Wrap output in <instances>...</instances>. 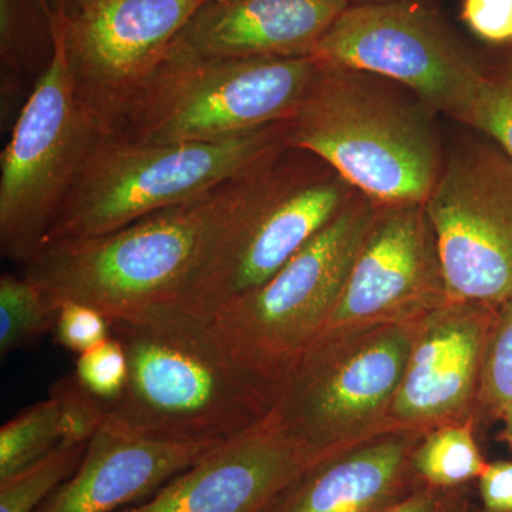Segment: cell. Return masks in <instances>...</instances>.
I'll use <instances>...</instances> for the list:
<instances>
[{"mask_svg": "<svg viewBox=\"0 0 512 512\" xmlns=\"http://www.w3.org/2000/svg\"><path fill=\"white\" fill-rule=\"evenodd\" d=\"M128 380L106 416L163 439L222 443L254 426L271 402L228 355L210 319L156 303L109 319Z\"/></svg>", "mask_w": 512, "mask_h": 512, "instance_id": "6da1fadb", "label": "cell"}, {"mask_svg": "<svg viewBox=\"0 0 512 512\" xmlns=\"http://www.w3.org/2000/svg\"><path fill=\"white\" fill-rule=\"evenodd\" d=\"M434 114L392 80L320 62L289 120V146L376 204H424L446 160Z\"/></svg>", "mask_w": 512, "mask_h": 512, "instance_id": "7a4b0ae2", "label": "cell"}, {"mask_svg": "<svg viewBox=\"0 0 512 512\" xmlns=\"http://www.w3.org/2000/svg\"><path fill=\"white\" fill-rule=\"evenodd\" d=\"M252 168L202 197L110 234L39 248L23 264L25 275L53 306L76 301L107 319L175 303L247 188Z\"/></svg>", "mask_w": 512, "mask_h": 512, "instance_id": "3957f363", "label": "cell"}, {"mask_svg": "<svg viewBox=\"0 0 512 512\" xmlns=\"http://www.w3.org/2000/svg\"><path fill=\"white\" fill-rule=\"evenodd\" d=\"M315 56L163 60L100 124L124 143H207L292 119L318 73Z\"/></svg>", "mask_w": 512, "mask_h": 512, "instance_id": "277c9868", "label": "cell"}, {"mask_svg": "<svg viewBox=\"0 0 512 512\" xmlns=\"http://www.w3.org/2000/svg\"><path fill=\"white\" fill-rule=\"evenodd\" d=\"M289 146V121L207 143L99 138L39 248L100 237L202 197Z\"/></svg>", "mask_w": 512, "mask_h": 512, "instance_id": "5b68a950", "label": "cell"}, {"mask_svg": "<svg viewBox=\"0 0 512 512\" xmlns=\"http://www.w3.org/2000/svg\"><path fill=\"white\" fill-rule=\"evenodd\" d=\"M356 192L318 157L291 146L275 151L251 171L247 188L175 303L210 319L225 303L272 278Z\"/></svg>", "mask_w": 512, "mask_h": 512, "instance_id": "8992f818", "label": "cell"}, {"mask_svg": "<svg viewBox=\"0 0 512 512\" xmlns=\"http://www.w3.org/2000/svg\"><path fill=\"white\" fill-rule=\"evenodd\" d=\"M377 208L356 192L265 284L212 313L228 355L269 402L293 363L328 328Z\"/></svg>", "mask_w": 512, "mask_h": 512, "instance_id": "52a82bcc", "label": "cell"}, {"mask_svg": "<svg viewBox=\"0 0 512 512\" xmlns=\"http://www.w3.org/2000/svg\"><path fill=\"white\" fill-rule=\"evenodd\" d=\"M416 323L328 329L276 387L268 420L318 456L390 426Z\"/></svg>", "mask_w": 512, "mask_h": 512, "instance_id": "ba28073f", "label": "cell"}, {"mask_svg": "<svg viewBox=\"0 0 512 512\" xmlns=\"http://www.w3.org/2000/svg\"><path fill=\"white\" fill-rule=\"evenodd\" d=\"M101 137L67 62L63 15L56 53L10 130L0 158V248L13 261L35 254Z\"/></svg>", "mask_w": 512, "mask_h": 512, "instance_id": "9c48e42d", "label": "cell"}, {"mask_svg": "<svg viewBox=\"0 0 512 512\" xmlns=\"http://www.w3.org/2000/svg\"><path fill=\"white\" fill-rule=\"evenodd\" d=\"M313 56L392 80L463 124L488 64L437 6L416 2L349 5Z\"/></svg>", "mask_w": 512, "mask_h": 512, "instance_id": "30bf717a", "label": "cell"}, {"mask_svg": "<svg viewBox=\"0 0 512 512\" xmlns=\"http://www.w3.org/2000/svg\"><path fill=\"white\" fill-rule=\"evenodd\" d=\"M424 207L448 301L497 309L512 298V158L493 141H463Z\"/></svg>", "mask_w": 512, "mask_h": 512, "instance_id": "8fae6325", "label": "cell"}, {"mask_svg": "<svg viewBox=\"0 0 512 512\" xmlns=\"http://www.w3.org/2000/svg\"><path fill=\"white\" fill-rule=\"evenodd\" d=\"M447 302L424 204L379 205L326 330L417 323Z\"/></svg>", "mask_w": 512, "mask_h": 512, "instance_id": "7c38bea8", "label": "cell"}, {"mask_svg": "<svg viewBox=\"0 0 512 512\" xmlns=\"http://www.w3.org/2000/svg\"><path fill=\"white\" fill-rule=\"evenodd\" d=\"M205 2L94 0L72 16L62 13L74 89L99 127L163 62L175 36Z\"/></svg>", "mask_w": 512, "mask_h": 512, "instance_id": "4fadbf2b", "label": "cell"}, {"mask_svg": "<svg viewBox=\"0 0 512 512\" xmlns=\"http://www.w3.org/2000/svg\"><path fill=\"white\" fill-rule=\"evenodd\" d=\"M318 456L268 417L208 451L141 503L119 512H261Z\"/></svg>", "mask_w": 512, "mask_h": 512, "instance_id": "5bb4252c", "label": "cell"}, {"mask_svg": "<svg viewBox=\"0 0 512 512\" xmlns=\"http://www.w3.org/2000/svg\"><path fill=\"white\" fill-rule=\"evenodd\" d=\"M494 312L448 301L416 323L390 412L393 429L429 431L474 419L484 343Z\"/></svg>", "mask_w": 512, "mask_h": 512, "instance_id": "9a60e30c", "label": "cell"}, {"mask_svg": "<svg viewBox=\"0 0 512 512\" xmlns=\"http://www.w3.org/2000/svg\"><path fill=\"white\" fill-rule=\"evenodd\" d=\"M345 0H207L175 36L164 60L313 56Z\"/></svg>", "mask_w": 512, "mask_h": 512, "instance_id": "2e32d148", "label": "cell"}, {"mask_svg": "<svg viewBox=\"0 0 512 512\" xmlns=\"http://www.w3.org/2000/svg\"><path fill=\"white\" fill-rule=\"evenodd\" d=\"M218 444L150 436L106 416L73 476L36 512H119L150 498Z\"/></svg>", "mask_w": 512, "mask_h": 512, "instance_id": "e0dca14e", "label": "cell"}, {"mask_svg": "<svg viewBox=\"0 0 512 512\" xmlns=\"http://www.w3.org/2000/svg\"><path fill=\"white\" fill-rule=\"evenodd\" d=\"M426 431L390 429L322 458L261 512H379L423 485L412 468Z\"/></svg>", "mask_w": 512, "mask_h": 512, "instance_id": "ac0fdd59", "label": "cell"}, {"mask_svg": "<svg viewBox=\"0 0 512 512\" xmlns=\"http://www.w3.org/2000/svg\"><path fill=\"white\" fill-rule=\"evenodd\" d=\"M57 29L50 0H0L2 74L35 86L55 57Z\"/></svg>", "mask_w": 512, "mask_h": 512, "instance_id": "d6986e66", "label": "cell"}, {"mask_svg": "<svg viewBox=\"0 0 512 512\" xmlns=\"http://www.w3.org/2000/svg\"><path fill=\"white\" fill-rule=\"evenodd\" d=\"M474 419L440 424L414 448L412 468L421 483L437 488L467 487L478 481L488 461L477 441Z\"/></svg>", "mask_w": 512, "mask_h": 512, "instance_id": "ffe728a7", "label": "cell"}, {"mask_svg": "<svg viewBox=\"0 0 512 512\" xmlns=\"http://www.w3.org/2000/svg\"><path fill=\"white\" fill-rule=\"evenodd\" d=\"M56 308L46 293L23 274L0 278V353L9 355L53 330Z\"/></svg>", "mask_w": 512, "mask_h": 512, "instance_id": "44dd1931", "label": "cell"}, {"mask_svg": "<svg viewBox=\"0 0 512 512\" xmlns=\"http://www.w3.org/2000/svg\"><path fill=\"white\" fill-rule=\"evenodd\" d=\"M63 446L55 397L30 406L0 429V480H5Z\"/></svg>", "mask_w": 512, "mask_h": 512, "instance_id": "7402d4cb", "label": "cell"}, {"mask_svg": "<svg viewBox=\"0 0 512 512\" xmlns=\"http://www.w3.org/2000/svg\"><path fill=\"white\" fill-rule=\"evenodd\" d=\"M512 402V298L495 309L481 363L474 420L477 426L500 421Z\"/></svg>", "mask_w": 512, "mask_h": 512, "instance_id": "603a6c76", "label": "cell"}, {"mask_svg": "<svg viewBox=\"0 0 512 512\" xmlns=\"http://www.w3.org/2000/svg\"><path fill=\"white\" fill-rule=\"evenodd\" d=\"M87 444L60 446L0 480V512H36L82 463Z\"/></svg>", "mask_w": 512, "mask_h": 512, "instance_id": "cb8c5ba5", "label": "cell"}, {"mask_svg": "<svg viewBox=\"0 0 512 512\" xmlns=\"http://www.w3.org/2000/svg\"><path fill=\"white\" fill-rule=\"evenodd\" d=\"M464 126L484 134L512 158V47L488 57L483 82Z\"/></svg>", "mask_w": 512, "mask_h": 512, "instance_id": "d4e9b609", "label": "cell"}, {"mask_svg": "<svg viewBox=\"0 0 512 512\" xmlns=\"http://www.w3.org/2000/svg\"><path fill=\"white\" fill-rule=\"evenodd\" d=\"M73 376L104 406L119 402L128 380L127 356L119 340L111 336L79 355Z\"/></svg>", "mask_w": 512, "mask_h": 512, "instance_id": "484cf974", "label": "cell"}, {"mask_svg": "<svg viewBox=\"0 0 512 512\" xmlns=\"http://www.w3.org/2000/svg\"><path fill=\"white\" fill-rule=\"evenodd\" d=\"M59 403L63 446L87 444L106 419V406L80 386L76 377H64L50 390Z\"/></svg>", "mask_w": 512, "mask_h": 512, "instance_id": "4316f807", "label": "cell"}, {"mask_svg": "<svg viewBox=\"0 0 512 512\" xmlns=\"http://www.w3.org/2000/svg\"><path fill=\"white\" fill-rule=\"evenodd\" d=\"M55 339L63 348L82 355L111 338L109 319L103 313L76 301L57 303Z\"/></svg>", "mask_w": 512, "mask_h": 512, "instance_id": "83f0119b", "label": "cell"}, {"mask_svg": "<svg viewBox=\"0 0 512 512\" xmlns=\"http://www.w3.org/2000/svg\"><path fill=\"white\" fill-rule=\"evenodd\" d=\"M460 18L487 45L512 47V0H460Z\"/></svg>", "mask_w": 512, "mask_h": 512, "instance_id": "f1b7e54d", "label": "cell"}, {"mask_svg": "<svg viewBox=\"0 0 512 512\" xmlns=\"http://www.w3.org/2000/svg\"><path fill=\"white\" fill-rule=\"evenodd\" d=\"M471 503L468 485L437 488L423 484L379 512H466Z\"/></svg>", "mask_w": 512, "mask_h": 512, "instance_id": "f546056e", "label": "cell"}, {"mask_svg": "<svg viewBox=\"0 0 512 512\" xmlns=\"http://www.w3.org/2000/svg\"><path fill=\"white\" fill-rule=\"evenodd\" d=\"M483 512H512V461H493L478 478Z\"/></svg>", "mask_w": 512, "mask_h": 512, "instance_id": "4dcf8cb0", "label": "cell"}, {"mask_svg": "<svg viewBox=\"0 0 512 512\" xmlns=\"http://www.w3.org/2000/svg\"><path fill=\"white\" fill-rule=\"evenodd\" d=\"M56 12L63 13L64 16H72L93 3L94 0H50Z\"/></svg>", "mask_w": 512, "mask_h": 512, "instance_id": "1f68e13d", "label": "cell"}, {"mask_svg": "<svg viewBox=\"0 0 512 512\" xmlns=\"http://www.w3.org/2000/svg\"><path fill=\"white\" fill-rule=\"evenodd\" d=\"M500 421L503 423V430H501V440H503L507 446L512 448V402L508 404L507 409L504 410Z\"/></svg>", "mask_w": 512, "mask_h": 512, "instance_id": "d6a6232c", "label": "cell"}, {"mask_svg": "<svg viewBox=\"0 0 512 512\" xmlns=\"http://www.w3.org/2000/svg\"><path fill=\"white\" fill-rule=\"evenodd\" d=\"M349 5H373V3H400V2H416L426 3V5L439 6L441 0H345Z\"/></svg>", "mask_w": 512, "mask_h": 512, "instance_id": "836d02e7", "label": "cell"}, {"mask_svg": "<svg viewBox=\"0 0 512 512\" xmlns=\"http://www.w3.org/2000/svg\"><path fill=\"white\" fill-rule=\"evenodd\" d=\"M466 512H483V510H481L480 507H477L476 504L474 503H471L470 504V507L467 508V511Z\"/></svg>", "mask_w": 512, "mask_h": 512, "instance_id": "e575fe53", "label": "cell"}]
</instances>
